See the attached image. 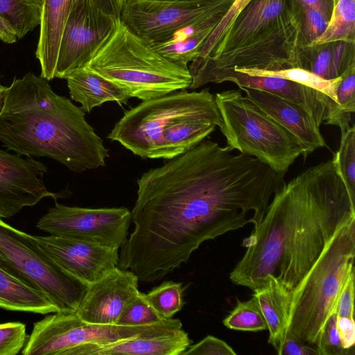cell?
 <instances>
[{"instance_id": "4", "label": "cell", "mask_w": 355, "mask_h": 355, "mask_svg": "<svg viewBox=\"0 0 355 355\" xmlns=\"http://www.w3.org/2000/svg\"><path fill=\"white\" fill-rule=\"evenodd\" d=\"M85 67L141 101L189 89L192 81L188 67L161 55L120 18Z\"/></svg>"}, {"instance_id": "20", "label": "cell", "mask_w": 355, "mask_h": 355, "mask_svg": "<svg viewBox=\"0 0 355 355\" xmlns=\"http://www.w3.org/2000/svg\"><path fill=\"white\" fill-rule=\"evenodd\" d=\"M191 343L180 320L172 318L144 334L105 345L84 347L78 355H180Z\"/></svg>"}, {"instance_id": "45", "label": "cell", "mask_w": 355, "mask_h": 355, "mask_svg": "<svg viewBox=\"0 0 355 355\" xmlns=\"http://www.w3.org/2000/svg\"><path fill=\"white\" fill-rule=\"evenodd\" d=\"M17 40V35L9 22L0 15V40L6 44H13Z\"/></svg>"}, {"instance_id": "6", "label": "cell", "mask_w": 355, "mask_h": 355, "mask_svg": "<svg viewBox=\"0 0 355 355\" xmlns=\"http://www.w3.org/2000/svg\"><path fill=\"white\" fill-rule=\"evenodd\" d=\"M223 125L220 128L232 150L254 157L282 174L304 150L300 141L239 89L216 93Z\"/></svg>"}, {"instance_id": "12", "label": "cell", "mask_w": 355, "mask_h": 355, "mask_svg": "<svg viewBox=\"0 0 355 355\" xmlns=\"http://www.w3.org/2000/svg\"><path fill=\"white\" fill-rule=\"evenodd\" d=\"M234 1L126 0L119 18L136 34L153 40L183 26L225 14Z\"/></svg>"}, {"instance_id": "14", "label": "cell", "mask_w": 355, "mask_h": 355, "mask_svg": "<svg viewBox=\"0 0 355 355\" xmlns=\"http://www.w3.org/2000/svg\"><path fill=\"white\" fill-rule=\"evenodd\" d=\"M46 172V166L32 157L0 149V218L12 217L44 198L65 196L47 190L42 180Z\"/></svg>"}, {"instance_id": "34", "label": "cell", "mask_w": 355, "mask_h": 355, "mask_svg": "<svg viewBox=\"0 0 355 355\" xmlns=\"http://www.w3.org/2000/svg\"><path fill=\"white\" fill-rule=\"evenodd\" d=\"M230 329L259 331L267 329V324L255 297L247 301L236 300V305L223 320Z\"/></svg>"}, {"instance_id": "31", "label": "cell", "mask_w": 355, "mask_h": 355, "mask_svg": "<svg viewBox=\"0 0 355 355\" xmlns=\"http://www.w3.org/2000/svg\"><path fill=\"white\" fill-rule=\"evenodd\" d=\"M232 69L250 76H272L289 80L321 92L337 103L336 92L341 76L327 80L311 71L298 67L274 71L248 69Z\"/></svg>"}, {"instance_id": "7", "label": "cell", "mask_w": 355, "mask_h": 355, "mask_svg": "<svg viewBox=\"0 0 355 355\" xmlns=\"http://www.w3.org/2000/svg\"><path fill=\"white\" fill-rule=\"evenodd\" d=\"M0 268L38 291L58 311L76 313L87 284L58 264L35 236L0 218Z\"/></svg>"}, {"instance_id": "38", "label": "cell", "mask_w": 355, "mask_h": 355, "mask_svg": "<svg viewBox=\"0 0 355 355\" xmlns=\"http://www.w3.org/2000/svg\"><path fill=\"white\" fill-rule=\"evenodd\" d=\"M26 326L19 322L0 324V355H15L26 340Z\"/></svg>"}, {"instance_id": "37", "label": "cell", "mask_w": 355, "mask_h": 355, "mask_svg": "<svg viewBox=\"0 0 355 355\" xmlns=\"http://www.w3.org/2000/svg\"><path fill=\"white\" fill-rule=\"evenodd\" d=\"M300 5L302 15L301 40L303 46H308L324 32L330 17L313 8Z\"/></svg>"}, {"instance_id": "8", "label": "cell", "mask_w": 355, "mask_h": 355, "mask_svg": "<svg viewBox=\"0 0 355 355\" xmlns=\"http://www.w3.org/2000/svg\"><path fill=\"white\" fill-rule=\"evenodd\" d=\"M196 114H220L208 88L142 101L125 113L107 137L135 155L154 159L162 133L178 119Z\"/></svg>"}, {"instance_id": "27", "label": "cell", "mask_w": 355, "mask_h": 355, "mask_svg": "<svg viewBox=\"0 0 355 355\" xmlns=\"http://www.w3.org/2000/svg\"><path fill=\"white\" fill-rule=\"evenodd\" d=\"M0 307L40 314L58 311L42 293L0 268Z\"/></svg>"}, {"instance_id": "28", "label": "cell", "mask_w": 355, "mask_h": 355, "mask_svg": "<svg viewBox=\"0 0 355 355\" xmlns=\"http://www.w3.org/2000/svg\"><path fill=\"white\" fill-rule=\"evenodd\" d=\"M42 0H0V15L22 39L40 23Z\"/></svg>"}, {"instance_id": "1", "label": "cell", "mask_w": 355, "mask_h": 355, "mask_svg": "<svg viewBox=\"0 0 355 355\" xmlns=\"http://www.w3.org/2000/svg\"><path fill=\"white\" fill-rule=\"evenodd\" d=\"M232 151L204 139L141 175L119 268L154 282L187 263L205 241L259 225L284 175Z\"/></svg>"}, {"instance_id": "24", "label": "cell", "mask_w": 355, "mask_h": 355, "mask_svg": "<svg viewBox=\"0 0 355 355\" xmlns=\"http://www.w3.org/2000/svg\"><path fill=\"white\" fill-rule=\"evenodd\" d=\"M253 292L267 324L268 343L278 354L287 334L292 293L272 276Z\"/></svg>"}, {"instance_id": "22", "label": "cell", "mask_w": 355, "mask_h": 355, "mask_svg": "<svg viewBox=\"0 0 355 355\" xmlns=\"http://www.w3.org/2000/svg\"><path fill=\"white\" fill-rule=\"evenodd\" d=\"M224 15L221 13L183 26L148 42L155 51L167 60L178 65L188 67V64L198 56L202 45Z\"/></svg>"}, {"instance_id": "15", "label": "cell", "mask_w": 355, "mask_h": 355, "mask_svg": "<svg viewBox=\"0 0 355 355\" xmlns=\"http://www.w3.org/2000/svg\"><path fill=\"white\" fill-rule=\"evenodd\" d=\"M42 248L62 268L89 284L118 266L119 248L78 238L35 236Z\"/></svg>"}, {"instance_id": "26", "label": "cell", "mask_w": 355, "mask_h": 355, "mask_svg": "<svg viewBox=\"0 0 355 355\" xmlns=\"http://www.w3.org/2000/svg\"><path fill=\"white\" fill-rule=\"evenodd\" d=\"M71 98L90 112L106 102L126 103L130 96L120 87L85 67L78 69L67 78Z\"/></svg>"}, {"instance_id": "23", "label": "cell", "mask_w": 355, "mask_h": 355, "mask_svg": "<svg viewBox=\"0 0 355 355\" xmlns=\"http://www.w3.org/2000/svg\"><path fill=\"white\" fill-rule=\"evenodd\" d=\"M223 125L220 114H196L175 121L162 135L154 159H171L191 150Z\"/></svg>"}, {"instance_id": "10", "label": "cell", "mask_w": 355, "mask_h": 355, "mask_svg": "<svg viewBox=\"0 0 355 355\" xmlns=\"http://www.w3.org/2000/svg\"><path fill=\"white\" fill-rule=\"evenodd\" d=\"M168 320L141 327L99 324L83 320L76 313L57 311L33 324L21 354L78 355L84 347L128 339L155 329Z\"/></svg>"}, {"instance_id": "49", "label": "cell", "mask_w": 355, "mask_h": 355, "mask_svg": "<svg viewBox=\"0 0 355 355\" xmlns=\"http://www.w3.org/2000/svg\"></svg>"}, {"instance_id": "17", "label": "cell", "mask_w": 355, "mask_h": 355, "mask_svg": "<svg viewBox=\"0 0 355 355\" xmlns=\"http://www.w3.org/2000/svg\"><path fill=\"white\" fill-rule=\"evenodd\" d=\"M232 82L240 87L266 91L305 106L320 127L327 118L333 101L326 94L300 83L272 76H250L234 69L213 73L201 82L200 87L208 83Z\"/></svg>"}, {"instance_id": "2", "label": "cell", "mask_w": 355, "mask_h": 355, "mask_svg": "<svg viewBox=\"0 0 355 355\" xmlns=\"http://www.w3.org/2000/svg\"><path fill=\"white\" fill-rule=\"evenodd\" d=\"M354 219L355 200L332 159L309 167L274 194L259 225L243 239L247 250L230 278L255 291L272 276L293 291Z\"/></svg>"}, {"instance_id": "47", "label": "cell", "mask_w": 355, "mask_h": 355, "mask_svg": "<svg viewBox=\"0 0 355 355\" xmlns=\"http://www.w3.org/2000/svg\"><path fill=\"white\" fill-rule=\"evenodd\" d=\"M8 87L0 84V115L3 110L8 94Z\"/></svg>"}, {"instance_id": "3", "label": "cell", "mask_w": 355, "mask_h": 355, "mask_svg": "<svg viewBox=\"0 0 355 355\" xmlns=\"http://www.w3.org/2000/svg\"><path fill=\"white\" fill-rule=\"evenodd\" d=\"M0 141L8 150L51 158L77 173L104 166L109 157L82 108L31 72L8 87Z\"/></svg>"}, {"instance_id": "9", "label": "cell", "mask_w": 355, "mask_h": 355, "mask_svg": "<svg viewBox=\"0 0 355 355\" xmlns=\"http://www.w3.org/2000/svg\"><path fill=\"white\" fill-rule=\"evenodd\" d=\"M302 19V8L295 1L287 16L263 36L232 51L196 58L189 67L192 78L189 89L200 87L207 76L225 69L274 71L301 68Z\"/></svg>"}, {"instance_id": "16", "label": "cell", "mask_w": 355, "mask_h": 355, "mask_svg": "<svg viewBox=\"0 0 355 355\" xmlns=\"http://www.w3.org/2000/svg\"><path fill=\"white\" fill-rule=\"evenodd\" d=\"M139 282L130 270L112 268L87 284L76 314L89 323L116 324L124 309L139 292Z\"/></svg>"}, {"instance_id": "41", "label": "cell", "mask_w": 355, "mask_h": 355, "mask_svg": "<svg viewBox=\"0 0 355 355\" xmlns=\"http://www.w3.org/2000/svg\"><path fill=\"white\" fill-rule=\"evenodd\" d=\"M354 270L349 276L340 295L336 314L337 317L354 319Z\"/></svg>"}, {"instance_id": "43", "label": "cell", "mask_w": 355, "mask_h": 355, "mask_svg": "<svg viewBox=\"0 0 355 355\" xmlns=\"http://www.w3.org/2000/svg\"><path fill=\"white\" fill-rule=\"evenodd\" d=\"M279 355H318V350L302 343L290 335L286 334Z\"/></svg>"}, {"instance_id": "33", "label": "cell", "mask_w": 355, "mask_h": 355, "mask_svg": "<svg viewBox=\"0 0 355 355\" xmlns=\"http://www.w3.org/2000/svg\"><path fill=\"white\" fill-rule=\"evenodd\" d=\"M332 161L349 196L355 200V127L354 125L341 132L340 146Z\"/></svg>"}, {"instance_id": "32", "label": "cell", "mask_w": 355, "mask_h": 355, "mask_svg": "<svg viewBox=\"0 0 355 355\" xmlns=\"http://www.w3.org/2000/svg\"><path fill=\"white\" fill-rule=\"evenodd\" d=\"M186 289L187 286L182 282L165 281L148 293H143V295L159 315L169 319L184 306L183 295Z\"/></svg>"}, {"instance_id": "36", "label": "cell", "mask_w": 355, "mask_h": 355, "mask_svg": "<svg viewBox=\"0 0 355 355\" xmlns=\"http://www.w3.org/2000/svg\"><path fill=\"white\" fill-rule=\"evenodd\" d=\"M250 0H235L220 22L209 35L199 51L197 58L211 55L219 45L236 15Z\"/></svg>"}, {"instance_id": "30", "label": "cell", "mask_w": 355, "mask_h": 355, "mask_svg": "<svg viewBox=\"0 0 355 355\" xmlns=\"http://www.w3.org/2000/svg\"><path fill=\"white\" fill-rule=\"evenodd\" d=\"M338 40L355 41V0H333L326 30L310 45Z\"/></svg>"}, {"instance_id": "29", "label": "cell", "mask_w": 355, "mask_h": 355, "mask_svg": "<svg viewBox=\"0 0 355 355\" xmlns=\"http://www.w3.org/2000/svg\"><path fill=\"white\" fill-rule=\"evenodd\" d=\"M336 98L337 103L330 105L324 123L338 126L343 132L350 127L352 114L355 112V64L342 74Z\"/></svg>"}, {"instance_id": "19", "label": "cell", "mask_w": 355, "mask_h": 355, "mask_svg": "<svg viewBox=\"0 0 355 355\" xmlns=\"http://www.w3.org/2000/svg\"><path fill=\"white\" fill-rule=\"evenodd\" d=\"M295 2V0H250L210 55L245 46L263 36L287 16Z\"/></svg>"}, {"instance_id": "25", "label": "cell", "mask_w": 355, "mask_h": 355, "mask_svg": "<svg viewBox=\"0 0 355 355\" xmlns=\"http://www.w3.org/2000/svg\"><path fill=\"white\" fill-rule=\"evenodd\" d=\"M301 68L327 80L337 78L355 64V41L338 40L302 46Z\"/></svg>"}, {"instance_id": "48", "label": "cell", "mask_w": 355, "mask_h": 355, "mask_svg": "<svg viewBox=\"0 0 355 355\" xmlns=\"http://www.w3.org/2000/svg\"><path fill=\"white\" fill-rule=\"evenodd\" d=\"M151 1H182V0H151Z\"/></svg>"}, {"instance_id": "40", "label": "cell", "mask_w": 355, "mask_h": 355, "mask_svg": "<svg viewBox=\"0 0 355 355\" xmlns=\"http://www.w3.org/2000/svg\"><path fill=\"white\" fill-rule=\"evenodd\" d=\"M182 355H236V353L223 340L209 335L198 343L191 345Z\"/></svg>"}, {"instance_id": "39", "label": "cell", "mask_w": 355, "mask_h": 355, "mask_svg": "<svg viewBox=\"0 0 355 355\" xmlns=\"http://www.w3.org/2000/svg\"><path fill=\"white\" fill-rule=\"evenodd\" d=\"M318 355H351L354 351L343 347L336 326V314L327 320L316 346Z\"/></svg>"}, {"instance_id": "44", "label": "cell", "mask_w": 355, "mask_h": 355, "mask_svg": "<svg viewBox=\"0 0 355 355\" xmlns=\"http://www.w3.org/2000/svg\"><path fill=\"white\" fill-rule=\"evenodd\" d=\"M96 4L105 12L119 18L123 6L126 0H94Z\"/></svg>"}, {"instance_id": "42", "label": "cell", "mask_w": 355, "mask_h": 355, "mask_svg": "<svg viewBox=\"0 0 355 355\" xmlns=\"http://www.w3.org/2000/svg\"><path fill=\"white\" fill-rule=\"evenodd\" d=\"M336 326L343 347L346 349L354 351V320L336 316Z\"/></svg>"}, {"instance_id": "11", "label": "cell", "mask_w": 355, "mask_h": 355, "mask_svg": "<svg viewBox=\"0 0 355 355\" xmlns=\"http://www.w3.org/2000/svg\"><path fill=\"white\" fill-rule=\"evenodd\" d=\"M131 211L125 207L83 208L55 202L36 227L52 235L120 248L128 239Z\"/></svg>"}, {"instance_id": "35", "label": "cell", "mask_w": 355, "mask_h": 355, "mask_svg": "<svg viewBox=\"0 0 355 355\" xmlns=\"http://www.w3.org/2000/svg\"><path fill=\"white\" fill-rule=\"evenodd\" d=\"M166 320L159 315L139 292L119 316L116 325L141 327L153 325Z\"/></svg>"}, {"instance_id": "5", "label": "cell", "mask_w": 355, "mask_h": 355, "mask_svg": "<svg viewBox=\"0 0 355 355\" xmlns=\"http://www.w3.org/2000/svg\"><path fill=\"white\" fill-rule=\"evenodd\" d=\"M354 257L355 219L335 234L291 291L287 334L316 349L324 327L336 313L340 295L354 270Z\"/></svg>"}, {"instance_id": "13", "label": "cell", "mask_w": 355, "mask_h": 355, "mask_svg": "<svg viewBox=\"0 0 355 355\" xmlns=\"http://www.w3.org/2000/svg\"><path fill=\"white\" fill-rule=\"evenodd\" d=\"M117 19L94 0H76L62 33L55 78L66 79L84 67L112 33Z\"/></svg>"}, {"instance_id": "46", "label": "cell", "mask_w": 355, "mask_h": 355, "mask_svg": "<svg viewBox=\"0 0 355 355\" xmlns=\"http://www.w3.org/2000/svg\"><path fill=\"white\" fill-rule=\"evenodd\" d=\"M300 4L318 10L331 17L333 9V0H295Z\"/></svg>"}, {"instance_id": "18", "label": "cell", "mask_w": 355, "mask_h": 355, "mask_svg": "<svg viewBox=\"0 0 355 355\" xmlns=\"http://www.w3.org/2000/svg\"><path fill=\"white\" fill-rule=\"evenodd\" d=\"M240 89L300 141L304 150V158L315 150L326 146L320 127L303 105L260 89L248 87H240Z\"/></svg>"}, {"instance_id": "21", "label": "cell", "mask_w": 355, "mask_h": 355, "mask_svg": "<svg viewBox=\"0 0 355 355\" xmlns=\"http://www.w3.org/2000/svg\"><path fill=\"white\" fill-rule=\"evenodd\" d=\"M76 0H42L40 35L35 56L40 77L51 80L55 71L62 33Z\"/></svg>"}]
</instances>
